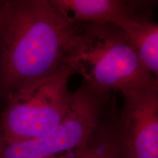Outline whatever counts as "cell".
I'll return each instance as SVG.
<instances>
[{"label":"cell","mask_w":158,"mask_h":158,"mask_svg":"<svg viewBox=\"0 0 158 158\" xmlns=\"http://www.w3.org/2000/svg\"><path fill=\"white\" fill-rule=\"evenodd\" d=\"M80 23L56 0H5L0 11V97L67 68Z\"/></svg>","instance_id":"1"},{"label":"cell","mask_w":158,"mask_h":158,"mask_svg":"<svg viewBox=\"0 0 158 158\" xmlns=\"http://www.w3.org/2000/svg\"><path fill=\"white\" fill-rule=\"evenodd\" d=\"M73 74L99 92L157 89L130 37L112 23H80L66 59Z\"/></svg>","instance_id":"2"},{"label":"cell","mask_w":158,"mask_h":158,"mask_svg":"<svg viewBox=\"0 0 158 158\" xmlns=\"http://www.w3.org/2000/svg\"><path fill=\"white\" fill-rule=\"evenodd\" d=\"M72 75L67 67L7 96L0 114V144L33 139L56 130L70 110Z\"/></svg>","instance_id":"3"},{"label":"cell","mask_w":158,"mask_h":158,"mask_svg":"<svg viewBox=\"0 0 158 158\" xmlns=\"http://www.w3.org/2000/svg\"><path fill=\"white\" fill-rule=\"evenodd\" d=\"M110 92L83 82L72 91L67 117L56 130L41 137L0 144V158H81L113 102Z\"/></svg>","instance_id":"4"},{"label":"cell","mask_w":158,"mask_h":158,"mask_svg":"<svg viewBox=\"0 0 158 158\" xmlns=\"http://www.w3.org/2000/svg\"><path fill=\"white\" fill-rule=\"evenodd\" d=\"M122 94L116 130L124 158H158V89H135Z\"/></svg>","instance_id":"5"},{"label":"cell","mask_w":158,"mask_h":158,"mask_svg":"<svg viewBox=\"0 0 158 158\" xmlns=\"http://www.w3.org/2000/svg\"><path fill=\"white\" fill-rule=\"evenodd\" d=\"M59 7L76 23H112L152 20L158 1L143 0H56Z\"/></svg>","instance_id":"6"},{"label":"cell","mask_w":158,"mask_h":158,"mask_svg":"<svg viewBox=\"0 0 158 158\" xmlns=\"http://www.w3.org/2000/svg\"><path fill=\"white\" fill-rule=\"evenodd\" d=\"M117 26L130 37L142 63L158 84V23L149 20Z\"/></svg>","instance_id":"7"},{"label":"cell","mask_w":158,"mask_h":158,"mask_svg":"<svg viewBox=\"0 0 158 158\" xmlns=\"http://www.w3.org/2000/svg\"><path fill=\"white\" fill-rule=\"evenodd\" d=\"M117 113L114 100L81 158H124L116 130Z\"/></svg>","instance_id":"8"},{"label":"cell","mask_w":158,"mask_h":158,"mask_svg":"<svg viewBox=\"0 0 158 158\" xmlns=\"http://www.w3.org/2000/svg\"><path fill=\"white\" fill-rule=\"evenodd\" d=\"M4 2H5V0H0V11H1L2 7Z\"/></svg>","instance_id":"9"}]
</instances>
